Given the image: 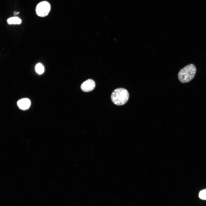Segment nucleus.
Instances as JSON below:
<instances>
[{
	"mask_svg": "<svg viewBox=\"0 0 206 206\" xmlns=\"http://www.w3.org/2000/svg\"><path fill=\"white\" fill-rule=\"evenodd\" d=\"M196 72V67L194 64H189L179 71L178 74V79L182 83L189 82L194 78Z\"/></svg>",
	"mask_w": 206,
	"mask_h": 206,
	"instance_id": "f257e3e1",
	"label": "nucleus"
},
{
	"mask_svg": "<svg viewBox=\"0 0 206 206\" xmlns=\"http://www.w3.org/2000/svg\"><path fill=\"white\" fill-rule=\"evenodd\" d=\"M129 98L128 92L126 89L123 88L115 89L112 92L111 96L112 102L118 106L124 104L127 102Z\"/></svg>",
	"mask_w": 206,
	"mask_h": 206,
	"instance_id": "f03ea898",
	"label": "nucleus"
},
{
	"mask_svg": "<svg viewBox=\"0 0 206 206\" xmlns=\"http://www.w3.org/2000/svg\"><path fill=\"white\" fill-rule=\"evenodd\" d=\"M50 9L51 5L49 3L46 1H43L37 5L35 8V12L38 16L43 17L48 14Z\"/></svg>",
	"mask_w": 206,
	"mask_h": 206,
	"instance_id": "7ed1b4c3",
	"label": "nucleus"
},
{
	"mask_svg": "<svg viewBox=\"0 0 206 206\" xmlns=\"http://www.w3.org/2000/svg\"><path fill=\"white\" fill-rule=\"evenodd\" d=\"M96 84L94 81L91 79H89L82 84L81 88L84 92H88L93 90Z\"/></svg>",
	"mask_w": 206,
	"mask_h": 206,
	"instance_id": "20e7f679",
	"label": "nucleus"
},
{
	"mask_svg": "<svg viewBox=\"0 0 206 206\" xmlns=\"http://www.w3.org/2000/svg\"><path fill=\"white\" fill-rule=\"evenodd\" d=\"M31 102L27 98H23L19 100L17 102L19 107L22 110L28 109L30 107Z\"/></svg>",
	"mask_w": 206,
	"mask_h": 206,
	"instance_id": "39448f33",
	"label": "nucleus"
},
{
	"mask_svg": "<svg viewBox=\"0 0 206 206\" xmlns=\"http://www.w3.org/2000/svg\"><path fill=\"white\" fill-rule=\"evenodd\" d=\"M8 23L10 24H21V20L17 17H13L9 18L7 20Z\"/></svg>",
	"mask_w": 206,
	"mask_h": 206,
	"instance_id": "423d86ee",
	"label": "nucleus"
},
{
	"mask_svg": "<svg viewBox=\"0 0 206 206\" xmlns=\"http://www.w3.org/2000/svg\"><path fill=\"white\" fill-rule=\"evenodd\" d=\"M35 68L36 72L39 74H41L44 72V66L41 64H37Z\"/></svg>",
	"mask_w": 206,
	"mask_h": 206,
	"instance_id": "0eeeda50",
	"label": "nucleus"
},
{
	"mask_svg": "<svg viewBox=\"0 0 206 206\" xmlns=\"http://www.w3.org/2000/svg\"><path fill=\"white\" fill-rule=\"evenodd\" d=\"M199 196L201 199L206 200V189L201 191L199 193Z\"/></svg>",
	"mask_w": 206,
	"mask_h": 206,
	"instance_id": "6e6552de",
	"label": "nucleus"
}]
</instances>
